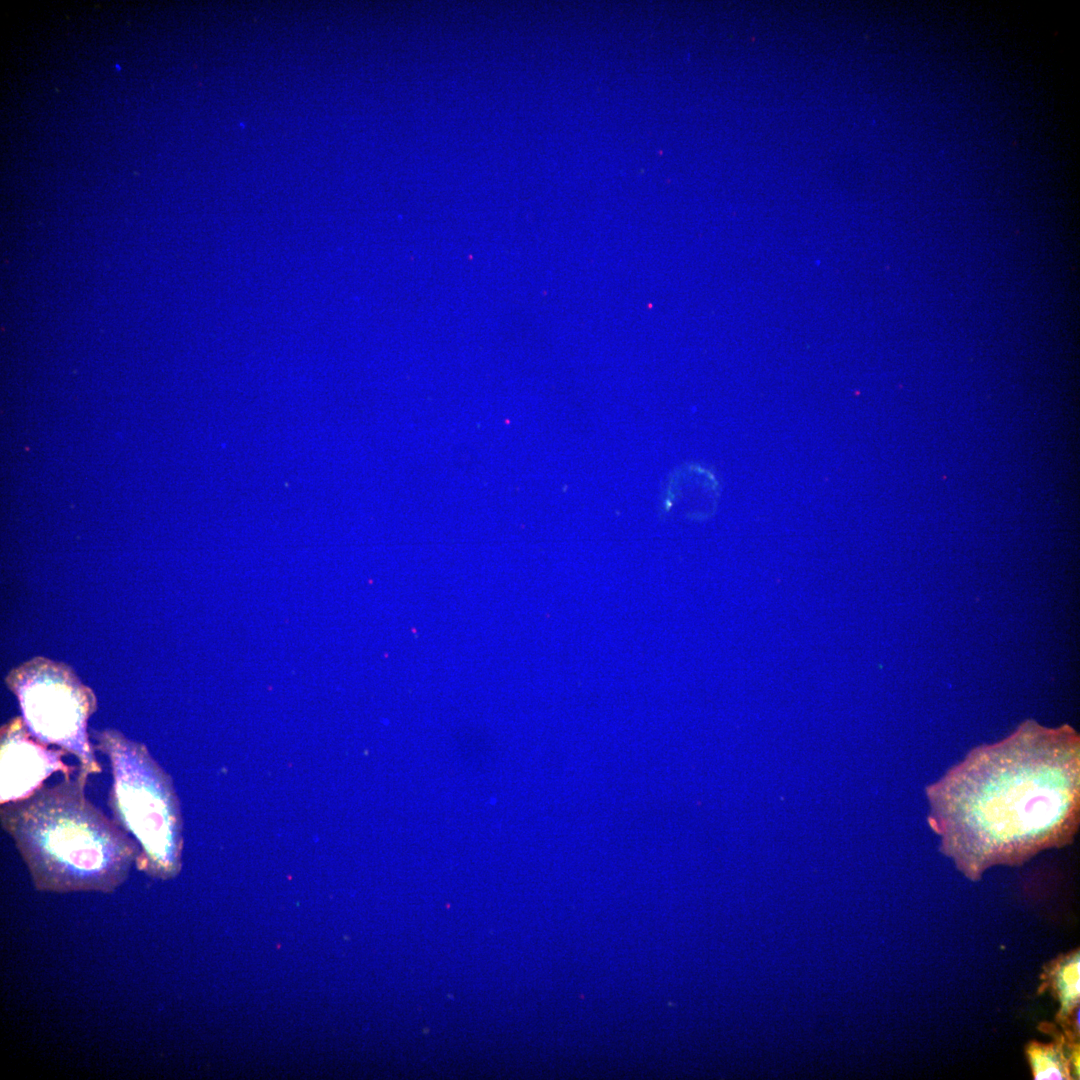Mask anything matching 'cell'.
<instances>
[{
  "mask_svg": "<svg viewBox=\"0 0 1080 1080\" xmlns=\"http://www.w3.org/2000/svg\"><path fill=\"white\" fill-rule=\"evenodd\" d=\"M1079 740L1024 728L971 751L926 789L941 851L969 879L1070 843L1079 822Z\"/></svg>",
  "mask_w": 1080,
  "mask_h": 1080,
  "instance_id": "obj_1",
  "label": "cell"
},
{
  "mask_svg": "<svg viewBox=\"0 0 1080 1080\" xmlns=\"http://www.w3.org/2000/svg\"><path fill=\"white\" fill-rule=\"evenodd\" d=\"M88 776L79 769L75 778L2 804V828L40 891L112 892L136 863V840L86 798Z\"/></svg>",
  "mask_w": 1080,
  "mask_h": 1080,
  "instance_id": "obj_2",
  "label": "cell"
},
{
  "mask_svg": "<svg viewBox=\"0 0 1080 1080\" xmlns=\"http://www.w3.org/2000/svg\"><path fill=\"white\" fill-rule=\"evenodd\" d=\"M95 748L107 756L114 820L139 845L136 866L162 880L181 869L182 817L171 777L147 747L113 729L94 732Z\"/></svg>",
  "mask_w": 1080,
  "mask_h": 1080,
  "instance_id": "obj_3",
  "label": "cell"
},
{
  "mask_svg": "<svg viewBox=\"0 0 1080 1080\" xmlns=\"http://www.w3.org/2000/svg\"><path fill=\"white\" fill-rule=\"evenodd\" d=\"M7 685L19 701L29 732L46 745L74 755L79 769L99 774L87 723L97 708L94 693L67 667L35 659L12 671Z\"/></svg>",
  "mask_w": 1080,
  "mask_h": 1080,
  "instance_id": "obj_4",
  "label": "cell"
},
{
  "mask_svg": "<svg viewBox=\"0 0 1080 1080\" xmlns=\"http://www.w3.org/2000/svg\"><path fill=\"white\" fill-rule=\"evenodd\" d=\"M0 742L1 804L31 796L55 772L70 778L79 769L64 763L62 756L66 751L49 749L32 736L22 717H15L2 727Z\"/></svg>",
  "mask_w": 1080,
  "mask_h": 1080,
  "instance_id": "obj_5",
  "label": "cell"
},
{
  "mask_svg": "<svg viewBox=\"0 0 1080 1080\" xmlns=\"http://www.w3.org/2000/svg\"><path fill=\"white\" fill-rule=\"evenodd\" d=\"M1039 1029L1052 1034L1054 1042L1027 1044L1026 1056L1033 1078L1079 1079V1037L1069 1032L1059 1033L1048 1023H1042Z\"/></svg>",
  "mask_w": 1080,
  "mask_h": 1080,
  "instance_id": "obj_6",
  "label": "cell"
},
{
  "mask_svg": "<svg viewBox=\"0 0 1080 1080\" xmlns=\"http://www.w3.org/2000/svg\"><path fill=\"white\" fill-rule=\"evenodd\" d=\"M1079 967L1080 955L1076 949L1051 961L1041 975L1039 992L1050 989L1058 1000L1060 1007L1056 1021L1063 1030L1068 1028L1072 1014L1079 1008Z\"/></svg>",
  "mask_w": 1080,
  "mask_h": 1080,
  "instance_id": "obj_7",
  "label": "cell"
}]
</instances>
